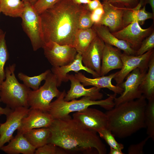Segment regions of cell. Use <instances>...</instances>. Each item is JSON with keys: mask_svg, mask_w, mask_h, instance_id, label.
Here are the masks:
<instances>
[{"mask_svg": "<svg viewBox=\"0 0 154 154\" xmlns=\"http://www.w3.org/2000/svg\"><path fill=\"white\" fill-rule=\"evenodd\" d=\"M84 5L71 0H59L40 15L44 43L49 41L73 46Z\"/></svg>", "mask_w": 154, "mask_h": 154, "instance_id": "6da1fadb", "label": "cell"}, {"mask_svg": "<svg viewBox=\"0 0 154 154\" xmlns=\"http://www.w3.org/2000/svg\"><path fill=\"white\" fill-rule=\"evenodd\" d=\"M51 143L68 152L106 154L107 149L98 133L87 129L69 115L54 119L49 127Z\"/></svg>", "mask_w": 154, "mask_h": 154, "instance_id": "7a4b0ae2", "label": "cell"}, {"mask_svg": "<svg viewBox=\"0 0 154 154\" xmlns=\"http://www.w3.org/2000/svg\"><path fill=\"white\" fill-rule=\"evenodd\" d=\"M147 103L142 95L139 98L115 106L105 113L107 128L114 136L124 138L146 127L145 112Z\"/></svg>", "mask_w": 154, "mask_h": 154, "instance_id": "3957f363", "label": "cell"}, {"mask_svg": "<svg viewBox=\"0 0 154 154\" xmlns=\"http://www.w3.org/2000/svg\"><path fill=\"white\" fill-rule=\"evenodd\" d=\"M66 93L64 90L59 97L51 102L48 112L54 119L63 117L72 112L82 110L93 105H99L107 110H110L115 106L114 100L117 94H109L108 97L103 100H93L90 98L83 97L79 100L65 101L64 97Z\"/></svg>", "mask_w": 154, "mask_h": 154, "instance_id": "277c9868", "label": "cell"}, {"mask_svg": "<svg viewBox=\"0 0 154 154\" xmlns=\"http://www.w3.org/2000/svg\"><path fill=\"white\" fill-rule=\"evenodd\" d=\"M15 64L6 67L5 80L0 84V100L12 110L17 108L29 107L28 98L30 88L20 83L16 78Z\"/></svg>", "mask_w": 154, "mask_h": 154, "instance_id": "5b68a950", "label": "cell"}, {"mask_svg": "<svg viewBox=\"0 0 154 154\" xmlns=\"http://www.w3.org/2000/svg\"><path fill=\"white\" fill-rule=\"evenodd\" d=\"M44 84L36 90H30L28 98L30 109H37L48 112L50 104L55 97L61 92L58 89L57 78L51 71L47 75Z\"/></svg>", "mask_w": 154, "mask_h": 154, "instance_id": "8992f818", "label": "cell"}, {"mask_svg": "<svg viewBox=\"0 0 154 154\" xmlns=\"http://www.w3.org/2000/svg\"><path fill=\"white\" fill-rule=\"evenodd\" d=\"M25 8L21 17L23 29L29 38L33 50L42 48L44 44L40 15L33 6L24 3Z\"/></svg>", "mask_w": 154, "mask_h": 154, "instance_id": "52a82bcc", "label": "cell"}, {"mask_svg": "<svg viewBox=\"0 0 154 154\" xmlns=\"http://www.w3.org/2000/svg\"><path fill=\"white\" fill-rule=\"evenodd\" d=\"M148 70L137 68L126 76V80L119 86L123 89V92L114 100L115 106L140 98L142 95L141 84Z\"/></svg>", "mask_w": 154, "mask_h": 154, "instance_id": "ba28073f", "label": "cell"}, {"mask_svg": "<svg viewBox=\"0 0 154 154\" xmlns=\"http://www.w3.org/2000/svg\"><path fill=\"white\" fill-rule=\"evenodd\" d=\"M45 57L53 66H61L72 61L77 53L72 46L49 41L42 47Z\"/></svg>", "mask_w": 154, "mask_h": 154, "instance_id": "9c48e42d", "label": "cell"}, {"mask_svg": "<svg viewBox=\"0 0 154 154\" xmlns=\"http://www.w3.org/2000/svg\"><path fill=\"white\" fill-rule=\"evenodd\" d=\"M154 55V49L139 55H129L124 52L121 53V58L122 67L119 71L117 72L114 78L116 85L120 84L128 74L136 68L148 70L149 60Z\"/></svg>", "mask_w": 154, "mask_h": 154, "instance_id": "30bf717a", "label": "cell"}, {"mask_svg": "<svg viewBox=\"0 0 154 154\" xmlns=\"http://www.w3.org/2000/svg\"><path fill=\"white\" fill-rule=\"evenodd\" d=\"M30 109L21 107L12 110L7 115L5 122L0 124V150L13 138L14 132L20 127L22 119L27 114Z\"/></svg>", "mask_w": 154, "mask_h": 154, "instance_id": "8fae6325", "label": "cell"}, {"mask_svg": "<svg viewBox=\"0 0 154 154\" xmlns=\"http://www.w3.org/2000/svg\"><path fill=\"white\" fill-rule=\"evenodd\" d=\"M73 118L86 128L98 132L107 128L108 119L105 113L89 107L75 112Z\"/></svg>", "mask_w": 154, "mask_h": 154, "instance_id": "7c38bea8", "label": "cell"}, {"mask_svg": "<svg viewBox=\"0 0 154 154\" xmlns=\"http://www.w3.org/2000/svg\"><path fill=\"white\" fill-rule=\"evenodd\" d=\"M153 31V25L148 28L143 29L137 22L135 21L119 31L112 33L119 39L127 42L136 51L143 40Z\"/></svg>", "mask_w": 154, "mask_h": 154, "instance_id": "4fadbf2b", "label": "cell"}, {"mask_svg": "<svg viewBox=\"0 0 154 154\" xmlns=\"http://www.w3.org/2000/svg\"><path fill=\"white\" fill-rule=\"evenodd\" d=\"M30 109L27 115L22 119L18 132L24 134L33 129L49 127L54 119L48 112L34 109Z\"/></svg>", "mask_w": 154, "mask_h": 154, "instance_id": "5bb4252c", "label": "cell"}, {"mask_svg": "<svg viewBox=\"0 0 154 154\" xmlns=\"http://www.w3.org/2000/svg\"><path fill=\"white\" fill-rule=\"evenodd\" d=\"M105 43L97 35L82 54L84 65L100 76L102 60Z\"/></svg>", "mask_w": 154, "mask_h": 154, "instance_id": "9a60e30c", "label": "cell"}, {"mask_svg": "<svg viewBox=\"0 0 154 154\" xmlns=\"http://www.w3.org/2000/svg\"><path fill=\"white\" fill-rule=\"evenodd\" d=\"M67 77L71 85L64 97L65 101H68L82 96L89 97L94 100H101L103 98V95L100 92V89L95 86L86 88L74 75L68 74Z\"/></svg>", "mask_w": 154, "mask_h": 154, "instance_id": "2e32d148", "label": "cell"}, {"mask_svg": "<svg viewBox=\"0 0 154 154\" xmlns=\"http://www.w3.org/2000/svg\"><path fill=\"white\" fill-rule=\"evenodd\" d=\"M102 3L104 13L98 24L107 27L112 33L123 29V17L125 7H117L108 3Z\"/></svg>", "mask_w": 154, "mask_h": 154, "instance_id": "e0dca14e", "label": "cell"}, {"mask_svg": "<svg viewBox=\"0 0 154 154\" xmlns=\"http://www.w3.org/2000/svg\"><path fill=\"white\" fill-rule=\"evenodd\" d=\"M51 70L56 76L58 87L61 85L62 82H67L69 80L67 75L70 71L77 73L82 70L91 74L94 78L100 76L96 72L88 68L83 64L82 54L78 53L74 60L70 63L61 66H52Z\"/></svg>", "mask_w": 154, "mask_h": 154, "instance_id": "ac0fdd59", "label": "cell"}, {"mask_svg": "<svg viewBox=\"0 0 154 154\" xmlns=\"http://www.w3.org/2000/svg\"><path fill=\"white\" fill-rule=\"evenodd\" d=\"M120 50L117 48L105 43L102 60L100 76H105L114 69H121L123 64Z\"/></svg>", "mask_w": 154, "mask_h": 154, "instance_id": "d6986e66", "label": "cell"}, {"mask_svg": "<svg viewBox=\"0 0 154 154\" xmlns=\"http://www.w3.org/2000/svg\"><path fill=\"white\" fill-rule=\"evenodd\" d=\"M92 28L105 43L118 48L129 55H136V51L126 41L119 39L113 35L105 26L94 24Z\"/></svg>", "mask_w": 154, "mask_h": 154, "instance_id": "ffe728a7", "label": "cell"}, {"mask_svg": "<svg viewBox=\"0 0 154 154\" xmlns=\"http://www.w3.org/2000/svg\"><path fill=\"white\" fill-rule=\"evenodd\" d=\"M117 73V72L107 76H99L93 78L86 77L81 72L76 73L74 75L84 86H92L100 89L106 88L114 94H121L123 91V88L119 86L114 85L112 83V80Z\"/></svg>", "mask_w": 154, "mask_h": 154, "instance_id": "44dd1931", "label": "cell"}, {"mask_svg": "<svg viewBox=\"0 0 154 154\" xmlns=\"http://www.w3.org/2000/svg\"><path fill=\"white\" fill-rule=\"evenodd\" d=\"M146 5H144L143 0H139L137 5L132 8H125L124 11L123 21V28L135 21L139 25H143L145 21L149 19H153L154 15L146 10Z\"/></svg>", "mask_w": 154, "mask_h": 154, "instance_id": "7402d4cb", "label": "cell"}, {"mask_svg": "<svg viewBox=\"0 0 154 154\" xmlns=\"http://www.w3.org/2000/svg\"><path fill=\"white\" fill-rule=\"evenodd\" d=\"M36 148L28 141L23 134L17 132L6 145L1 149L8 154H34Z\"/></svg>", "mask_w": 154, "mask_h": 154, "instance_id": "603a6c76", "label": "cell"}, {"mask_svg": "<svg viewBox=\"0 0 154 154\" xmlns=\"http://www.w3.org/2000/svg\"><path fill=\"white\" fill-rule=\"evenodd\" d=\"M97 36L92 28L87 29H78L75 35L73 47L77 52L82 54Z\"/></svg>", "mask_w": 154, "mask_h": 154, "instance_id": "cb8c5ba5", "label": "cell"}, {"mask_svg": "<svg viewBox=\"0 0 154 154\" xmlns=\"http://www.w3.org/2000/svg\"><path fill=\"white\" fill-rule=\"evenodd\" d=\"M30 143L36 149L48 143L50 135L49 127L33 129L23 134Z\"/></svg>", "mask_w": 154, "mask_h": 154, "instance_id": "d4e9b609", "label": "cell"}, {"mask_svg": "<svg viewBox=\"0 0 154 154\" xmlns=\"http://www.w3.org/2000/svg\"><path fill=\"white\" fill-rule=\"evenodd\" d=\"M141 88L143 95L148 100L154 99V55L149 63L148 69L142 81Z\"/></svg>", "mask_w": 154, "mask_h": 154, "instance_id": "484cf974", "label": "cell"}, {"mask_svg": "<svg viewBox=\"0 0 154 154\" xmlns=\"http://www.w3.org/2000/svg\"><path fill=\"white\" fill-rule=\"evenodd\" d=\"M25 7L21 0H0V10L6 16L21 17Z\"/></svg>", "mask_w": 154, "mask_h": 154, "instance_id": "4316f807", "label": "cell"}, {"mask_svg": "<svg viewBox=\"0 0 154 154\" xmlns=\"http://www.w3.org/2000/svg\"><path fill=\"white\" fill-rule=\"evenodd\" d=\"M51 71L50 70H47L38 75L32 77L28 76L22 72H19L18 77L27 87L36 90L39 88L42 81L45 80L47 75Z\"/></svg>", "mask_w": 154, "mask_h": 154, "instance_id": "83f0119b", "label": "cell"}, {"mask_svg": "<svg viewBox=\"0 0 154 154\" xmlns=\"http://www.w3.org/2000/svg\"><path fill=\"white\" fill-rule=\"evenodd\" d=\"M145 121L148 136L154 140V99L148 100L145 112Z\"/></svg>", "mask_w": 154, "mask_h": 154, "instance_id": "f1b7e54d", "label": "cell"}, {"mask_svg": "<svg viewBox=\"0 0 154 154\" xmlns=\"http://www.w3.org/2000/svg\"><path fill=\"white\" fill-rule=\"evenodd\" d=\"M5 36V33H4L0 35V84L5 79L4 66L9 58Z\"/></svg>", "mask_w": 154, "mask_h": 154, "instance_id": "f546056e", "label": "cell"}, {"mask_svg": "<svg viewBox=\"0 0 154 154\" xmlns=\"http://www.w3.org/2000/svg\"><path fill=\"white\" fill-rule=\"evenodd\" d=\"M100 137L105 140L110 148L121 151L124 145L116 140L114 136L111 131L107 128L102 129L98 132Z\"/></svg>", "mask_w": 154, "mask_h": 154, "instance_id": "4dcf8cb0", "label": "cell"}, {"mask_svg": "<svg viewBox=\"0 0 154 154\" xmlns=\"http://www.w3.org/2000/svg\"><path fill=\"white\" fill-rule=\"evenodd\" d=\"M67 152L64 150L51 143H48L36 149L35 154H65Z\"/></svg>", "mask_w": 154, "mask_h": 154, "instance_id": "1f68e13d", "label": "cell"}, {"mask_svg": "<svg viewBox=\"0 0 154 154\" xmlns=\"http://www.w3.org/2000/svg\"><path fill=\"white\" fill-rule=\"evenodd\" d=\"M154 48V31L142 41L136 55H142L146 52L153 49Z\"/></svg>", "mask_w": 154, "mask_h": 154, "instance_id": "d6a6232c", "label": "cell"}, {"mask_svg": "<svg viewBox=\"0 0 154 154\" xmlns=\"http://www.w3.org/2000/svg\"><path fill=\"white\" fill-rule=\"evenodd\" d=\"M91 12L85 7V9L82 12L79 19L78 29H87L92 28L94 23L91 19Z\"/></svg>", "mask_w": 154, "mask_h": 154, "instance_id": "836d02e7", "label": "cell"}, {"mask_svg": "<svg viewBox=\"0 0 154 154\" xmlns=\"http://www.w3.org/2000/svg\"><path fill=\"white\" fill-rule=\"evenodd\" d=\"M102 2L110 3L114 5L128 8L135 7L139 0H102Z\"/></svg>", "mask_w": 154, "mask_h": 154, "instance_id": "e575fe53", "label": "cell"}, {"mask_svg": "<svg viewBox=\"0 0 154 154\" xmlns=\"http://www.w3.org/2000/svg\"><path fill=\"white\" fill-rule=\"evenodd\" d=\"M59 0H38L33 5L40 15L54 5Z\"/></svg>", "mask_w": 154, "mask_h": 154, "instance_id": "d590c367", "label": "cell"}, {"mask_svg": "<svg viewBox=\"0 0 154 154\" xmlns=\"http://www.w3.org/2000/svg\"><path fill=\"white\" fill-rule=\"evenodd\" d=\"M147 136L142 141L136 144L130 145L128 147L127 152L128 154H143L144 147L147 141L149 139Z\"/></svg>", "mask_w": 154, "mask_h": 154, "instance_id": "8d00e7d4", "label": "cell"}, {"mask_svg": "<svg viewBox=\"0 0 154 154\" xmlns=\"http://www.w3.org/2000/svg\"><path fill=\"white\" fill-rule=\"evenodd\" d=\"M84 5L86 8L91 12L98 8L103 6L100 0H91L88 4Z\"/></svg>", "mask_w": 154, "mask_h": 154, "instance_id": "74e56055", "label": "cell"}, {"mask_svg": "<svg viewBox=\"0 0 154 154\" xmlns=\"http://www.w3.org/2000/svg\"><path fill=\"white\" fill-rule=\"evenodd\" d=\"M102 16L91 12L90 17L94 24H98L100 21Z\"/></svg>", "mask_w": 154, "mask_h": 154, "instance_id": "f35d334b", "label": "cell"}, {"mask_svg": "<svg viewBox=\"0 0 154 154\" xmlns=\"http://www.w3.org/2000/svg\"><path fill=\"white\" fill-rule=\"evenodd\" d=\"M1 101L0 100V102ZM12 109L7 106L5 108H3L0 106V115H5L6 116L8 115L12 110Z\"/></svg>", "mask_w": 154, "mask_h": 154, "instance_id": "ab89813d", "label": "cell"}, {"mask_svg": "<svg viewBox=\"0 0 154 154\" xmlns=\"http://www.w3.org/2000/svg\"><path fill=\"white\" fill-rule=\"evenodd\" d=\"M92 12L102 16L104 14V11L102 6L98 8Z\"/></svg>", "mask_w": 154, "mask_h": 154, "instance_id": "60d3db41", "label": "cell"}, {"mask_svg": "<svg viewBox=\"0 0 154 154\" xmlns=\"http://www.w3.org/2000/svg\"><path fill=\"white\" fill-rule=\"evenodd\" d=\"M74 3L78 5H86L88 4L91 0H71Z\"/></svg>", "mask_w": 154, "mask_h": 154, "instance_id": "b9f144b4", "label": "cell"}, {"mask_svg": "<svg viewBox=\"0 0 154 154\" xmlns=\"http://www.w3.org/2000/svg\"><path fill=\"white\" fill-rule=\"evenodd\" d=\"M144 5L149 4L151 6L152 13L154 15V0H143Z\"/></svg>", "mask_w": 154, "mask_h": 154, "instance_id": "7bdbcfd3", "label": "cell"}, {"mask_svg": "<svg viewBox=\"0 0 154 154\" xmlns=\"http://www.w3.org/2000/svg\"><path fill=\"white\" fill-rule=\"evenodd\" d=\"M109 154H123L121 151L116 149L110 148V150L109 153Z\"/></svg>", "mask_w": 154, "mask_h": 154, "instance_id": "ee69618b", "label": "cell"}, {"mask_svg": "<svg viewBox=\"0 0 154 154\" xmlns=\"http://www.w3.org/2000/svg\"><path fill=\"white\" fill-rule=\"evenodd\" d=\"M24 3L27 2L33 5L38 0H21Z\"/></svg>", "mask_w": 154, "mask_h": 154, "instance_id": "f6af8a7d", "label": "cell"}, {"mask_svg": "<svg viewBox=\"0 0 154 154\" xmlns=\"http://www.w3.org/2000/svg\"><path fill=\"white\" fill-rule=\"evenodd\" d=\"M1 13V12L0 10V14ZM4 33L1 30L0 28V35L3 34Z\"/></svg>", "mask_w": 154, "mask_h": 154, "instance_id": "bcb514c9", "label": "cell"}, {"mask_svg": "<svg viewBox=\"0 0 154 154\" xmlns=\"http://www.w3.org/2000/svg\"></svg>", "mask_w": 154, "mask_h": 154, "instance_id": "7dc6e473", "label": "cell"}]
</instances>
